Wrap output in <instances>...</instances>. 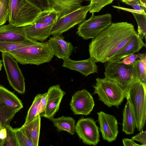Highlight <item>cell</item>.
Here are the masks:
<instances>
[{
    "label": "cell",
    "mask_w": 146,
    "mask_h": 146,
    "mask_svg": "<svg viewBox=\"0 0 146 146\" xmlns=\"http://www.w3.org/2000/svg\"><path fill=\"white\" fill-rule=\"evenodd\" d=\"M137 33L131 23L127 22L111 23L90 43V57L96 62H107Z\"/></svg>",
    "instance_id": "cell-1"
},
{
    "label": "cell",
    "mask_w": 146,
    "mask_h": 146,
    "mask_svg": "<svg viewBox=\"0 0 146 146\" xmlns=\"http://www.w3.org/2000/svg\"><path fill=\"white\" fill-rule=\"evenodd\" d=\"M7 53L22 65H39L50 62L54 56L47 41L40 42L34 39L28 45Z\"/></svg>",
    "instance_id": "cell-2"
},
{
    "label": "cell",
    "mask_w": 146,
    "mask_h": 146,
    "mask_svg": "<svg viewBox=\"0 0 146 146\" xmlns=\"http://www.w3.org/2000/svg\"><path fill=\"white\" fill-rule=\"evenodd\" d=\"M9 4L8 21L17 27L33 24L42 11L27 0H9Z\"/></svg>",
    "instance_id": "cell-3"
},
{
    "label": "cell",
    "mask_w": 146,
    "mask_h": 146,
    "mask_svg": "<svg viewBox=\"0 0 146 146\" xmlns=\"http://www.w3.org/2000/svg\"><path fill=\"white\" fill-rule=\"evenodd\" d=\"M94 94H97L99 100L109 107L114 106L118 108L127 96V94L117 83L106 78H97Z\"/></svg>",
    "instance_id": "cell-4"
},
{
    "label": "cell",
    "mask_w": 146,
    "mask_h": 146,
    "mask_svg": "<svg viewBox=\"0 0 146 146\" xmlns=\"http://www.w3.org/2000/svg\"><path fill=\"white\" fill-rule=\"evenodd\" d=\"M127 94L126 99L129 100L135 115L136 127L140 132L142 131L146 120V84L137 80Z\"/></svg>",
    "instance_id": "cell-5"
},
{
    "label": "cell",
    "mask_w": 146,
    "mask_h": 146,
    "mask_svg": "<svg viewBox=\"0 0 146 146\" xmlns=\"http://www.w3.org/2000/svg\"><path fill=\"white\" fill-rule=\"evenodd\" d=\"M132 64L126 65L120 61H109L105 67V78L117 83L127 93L136 81L132 72Z\"/></svg>",
    "instance_id": "cell-6"
},
{
    "label": "cell",
    "mask_w": 146,
    "mask_h": 146,
    "mask_svg": "<svg viewBox=\"0 0 146 146\" xmlns=\"http://www.w3.org/2000/svg\"><path fill=\"white\" fill-rule=\"evenodd\" d=\"M111 19L110 14L97 16L92 14L90 18L79 24L76 33L85 40L93 39L110 26Z\"/></svg>",
    "instance_id": "cell-7"
},
{
    "label": "cell",
    "mask_w": 146,
    "mask_h": 146,
    "mask_svg": "<svg viewBox=\"0 0 146 146\" xmlns=\"http://www.w3.org/2000/svg\"><path fill=\"white\" fill-rule=\"evenodd\" d=\"M90 5L82 6L78 9L59 18L53 24L51 31L52 36L61 35L85 20Z\"/></svg>",
    "instance_id": "cell-8"
},
{
    "label": "cell",
    "mask_w": 146,
    "mask_h": 146,
    "mask_svg": "<svg viewBox=\"0 0 146 146\" xmlns=\"http://www.w3.org/2000/svg\"><path fill=\"white\" fill-rule=\"evenodd\" d=\"M2 61L7 79L10 86L20 94L25 93V78L18 62L9 54L2 52Z\"/></svg>",
    "instance_id": "cell-9"
},
{
    "label": "cell",
    "mask_w": 146,
    "mask_h": 146,
    "mask_svg": "<svg viewBox=\"0 0 146 146\" xmlns=\"http://www.w3.org/2000/svg\"><path fill=\"white\" fill-rule=\"evenodd\" d=\"M99 129L93 119L82 117L77 122L75 131L84 144L96 146L100 141Z\"/></svg>",
    "instance_id": "cell-10"
},
{
    "label": "cell",
    "mask_w": 146,
    "mask_h": 146,
    "mask_svg": "<svg viewBox=\"0 0 146 146\" xmlns=\"http://www.w3.org/2000/svg\"><path fill=\"white\" fill-rule=\"evenodd\" d=\"M94 105L92 95L85 89L76 92L70 103L71 109L74 115H86L92 111Z\"/></svg>",
    "instance_id": "cell-11"
},
{
    "label": "cell",
    "mask_w": 146,
    "mask_h": 146,
    "mask_svg": "<svg viewBox=\"0 0 146 146\" xmlns=\"http://www.w3.org/2000/svg\"><path fill=\"white\" fill-rule=\"evenodd\" d=\"M100 131L104 140L108 142L116 140L119 133L118 122L114 115L103 111L97 113Z\"/></svg>",
    "instance_id": "cell-12"
},
{
    "label": "cell",
    "mask_w": 146,
    "mask_h": 146,
    "mask_svg": "<svg viewBox=\"0 0 146 146\" xmlns=\"http://www.w3.org/2000/svg\"><path fill=\"white\" fill-rule=\"evenodd\" d=\"M65 94L58 84L50 87L47 92L46 106L41 116L50 120L54 117L59 109L60 104Z\"/></svg>",
    "instance_id": "cell-13"
},
{
    "label": "cell",
    "mask_w": 146,
    "mask_h": 146,
    "mask_svg": "<svg viewBox=\"0 0 146 146\" xmlns=\"http://www.w3.org/2000/svg\"><path fill=\"white\" fill-rule=\"evenodd\" d=\"M47 42L54 55L63 60L70 57L74 49L72 44L61 35L53 36Z\"/></svg>",
    "instance_id": "cell-14"
},
{
    "label": "cell",
    "mask_w": 146,
    "mask_h": 146,
    "mask_svg": "<svg viewBox=\"0 0 146 146\" xmlns=\"http://www.w3.org/2000/svg\"><path fill=\"white\" fill-rule=\"evenodd\" d=\"M96 63L90 57L81 60H73L69 57L64 60L62 66L77 71L87 76L91 74L97 73L98 67Z\"/></svg>",
    "instance_id": "cell-15"
},
{
    "label": "cell",
    "mask_w": 146,
    "mask_h": 146,
    "mask_svg": "<svg viewBox=\"0 0 146 146\" xmlns=\"http://www.w3.org/2000/svg\"><path fill=\"white\" fill-rule=\"evenodd\" d=\"M53 25L40 23H33L22 27L27 37L43 42L51 35Z\"/></svg>",
    "instance_id": "cell-16"
},
{
    "label": "cell",
    "mask_w": 146,
    "mask_h": 146,
    "mask_svg": "<svg viewBox=\"0 0 146 146\" xmlns=\"http://www.w3.org/2000/svg\"><path fill=\"white\" fill-rule=\"evenodd\" d=\"M146 44L141 36L136 33L133 35L123 48L109 61H120L125 57L138 52Z\"/></svg>",
    "instance_id": "cell-17"
},
{
    "label": "cell",
    "mask_w": 146,
    "mask_h": 146,
    "mask_svg": "<svg viewBox=\"0 0 146 146\" xmlns=\"http://www.w3.org/2000/svg\"><path fill=\"white\" fill-rule=\"evenodd\" d=\"M28 38L22 27L9 23L0 26V42L22 41Z\"/></svg>",
    "instance_id": "cell-18"
},
{
    "label": "cell",
    "mask_w": 146,
    "mask_h": 146,
    "mask_svg": "<svg viewBox=\"0 0 146 146\" xmlns=\"http://www.w3.org/2000/svg\"><path fill=\"white\" fill-rule=\"evenodd\" d=\"M50 9L58 12L60 17L72 12L82 6V0H48ZM59 17V18H60Z\"/></svg>",
    "instance_id": "cell-19"
},
{
    "label": "cell",
    "mask_w": 146,
    "mask_h": 146,
    "mask_svg": "<svg viewBox=\"0 0 146 146\" xmlns=\"http://www.w3.org/2000/svg\"><path fill=\"white\" fill-rule=\"evenodd\" d=\"M127 100L123 111L122 131L127 134H131L133 133L136 127V121L131 103L128 99Z\"/></svg>",
    "instance_id": "cell-20"
},
{
    "label": "cell",
    "mask_w": 146,
    "mask_h": 146,
    "mask_svg": "<svg viewBox=\"0 0 146 146\" xmlns=\"http://www.w3.org/2000/svg\"><path fill=\"white\" fill-rule=\"evenodd\" d=\"M40 126V115L38 114L31 122L23 125L21 127L27 137L31 140L34 146L38 145Z\"/></svg>",
    "instance_id": "cell-21"
},
{
    "label": "cell",
    "mask_w": 146,
    "mask_h": 146,
    "mask_svg": "<svg viewBox=\"0 0 146 146\" xmlns=\"http://www.w3.org/2000/svg\"><path fill=\"white\" fill-rule=\"evenodd\" d=\"M0 100L18 111L23 108V104L20 99L13 92L1 85Z\"/></svg>",
    "instance_id": "cell-22"
},
{
    "label": "cell",
    "mask_w": 146,
    "mask_h": 146,
    "mask_svg": "<svg viewBox=\"0 0 146 146\" xmlns=\"http://www.w3.org/2000/svg\"><path fill=\"white\" fill-rule=\"evenodd\" d=\"M114 7L119 9L131 13L135 17L138 25V33L142 39L146 36V10L142 9L138 11L134 9L113 6Z\"/></svg>",
    "instance_id": "cell-23"
},
{
    "label": "cell",
    "mask_w": 146,
    "mask_h": 146,
    "mask_svg": "<svg viewBox=\"0 0 146 146\" xmlns=\"http://www.w3.org/2000/svg\"><path fill=\"white\" fill-rule=\"evenodd\" d=\"M50 120L58 131H64L72 135L75 134V121L71 117L62 116L57 118L53 117Z\"/></svg>",
    "instance_id": "cell-24"
},
{
    "label": "cell",
    "mask_w": 146,
    "mask_h": 146,
    "mask_svg": "<svg viewBox=\"0 0 146 146\" xmlns=\"http://www.w3.org/2000/svg\"><path fill=\"white\" fill-rule=\"evenodd\" d=\"M132 65V72L134 78L146 84V55L136 60Z\"/></svg>",
    "instance_id": "cell-25"
},
{
    "label": "cell",
    "mask_w": 146,
    "mask_h": 146,
    "mask_svg": "<svg viewBox=\"0 0 146 146\" xmlns=\"http://www.w3.org/2000/svg\"><path fill=\"white\" fill-rule=\"evenodd\" d=\"M18 112L0 100V126L2 129L10 125L12 120Z\"/></svg>",
    "instance_id": "cell-26"
},
{
    "label": "cell",
    "mask_w": 146,
    "mask_h": 146,
    "mask_svg": "<svg viewBox=\"0 0 146 146\" xmlns=\"http://www.w3.org/2000/svg\"><path fill=\"white\" fill-rule=\"evenodd\" d=\"M60 17L59 13L53 8L42 10L33 23H43L54 24Z\"/></svg>",
    "instance_id": "cell-27"
},
{
    "label": "cell",
    "mask_w": 146,
    "mask_h": 146,
    "mask_svg": "<svg viewBox=\"0 0 146 146\" xmlns=\"http://www.w3.org/2000/svg\"><path fill=\"white\" fill-rule=\"evenodd\" d=\"M33 39L28 38L22 41L0 42V52H8L29 45Z\"/></svg>",
    "instance_id": "cell-28"
},
{
    "label": "cell",
    "mask_w": 146,
    "mask_h": 146,
    "mask_svg": "<svg viewBox=\"0 0 146 146\" xmlns=\"http://www.w3.org/2000/svg\"><path fill=\"white\" fill-rule=\"evenodd\" d=\"M42 94H38L35 97L33 103L29 109L23 125H26L32 121L36 115L39 105Z\"/></svg>",
    "instance_id": "cell-29"
},
{
    "label": "cell",
    "mask_w": 146,
    "mask_h": 146,
    "mask_svg": "<svg viewBox=\"0 0 146 146\" xmlns=\"http://www.w3.org/2000/svg\"><path fill=\"white\" fill-rule=\"evenodd\" d=\"M18 146H34L21 127L14 128Z\"/></svg>",
    "instance_id": "cell-30"
},
{
    "label": "cell",
    "mask_w": 146,
    "mask_h": 146,
    "mask_svg": "<svg viewBox=\"0 0 146 146\" xmlns=\"http://www.w3.org/2000/svg\"><path fill=\"white\" fill-rule=\"evenodd\" d=\"M9 10V0H0V26L8 21Z\"/></svg>",
    "instance_id": "cell-31"
},
{
    "label": "cell",
    "mask_w": 146,
    "mask_h": 146,
    "mask_svg": "<svg viewBox=\"0 0 146 146\" xmlns=\"http://www.w3.org/2000/svg\"><path fill=\"white\" fill-rule=\"evenodd\" d=\"M7 135L3 140V146H18L16 137L13 129L10 125L5 128Z\"/></svg>",
    "instance_id": "cell-32"
},
{
    "label": "cell",
    "mask_w": 146,
    "mask_h": 146,
    "mask_svg": "<svg viewBox=\"0 0 146 146\" xmlns=\"http://www.w3.org/2000/svg\"><path fill=\"white\" fill-rule=\"evenodd\" d=\"M113 0H90L89 11L94 14L98 12L106 6L111 3Z\"/></svg>",
    "instance_id": "cell-33"
},
{
    "label": "cell",
    "mask_w": 146,
    "mask_h": 146,
    "mask_svg": "<svg viewBox=\"0 0 146 146\" xmlns=\"http://www.w3.org/2000/svg\"><path fill=\"white\" fill-rule=\"evenodd\" d=\"M31 3L42 10L50 9L48 0H27Z\"/></svg>",
    "instance_id": "cell-34"
},
{
    "label": "cell",
    "mask_w": 146,
    "mask_h": 146,
    "mask_svg": "<svg viewBox=\"0 0 146 146\" xmlns=\"http://www.w3.org/2000/svg\"><path fill=\"white\" fill-rule=\"evenodd\" d=\"M146 54L138 53L133 54L123 58L121 61L122 63L126 65H130L133 63L138 58H141L144 57Z\"/></svg>",
    "instance_id": "cell-35"
},
{
    "label": "cell",
    "mask_w": 146,
    "mask_h": 146,
    "mask_svg": "<svg viewBox=\"0 0 146 146\" xmlns=\"http://www.w3.org/2000/svg\"><path fill=\"white\" fill-rule=\"evenodd\" d=\"M47 92L42 94L36 115L43 113L45 111L47 102Z\"/></svg>",
    "instance_id": "cell-36"
},
{
    "label": "cell",
    "mask_w": 146,
    "mask_h": 146,
    "mask_svg": "<svg viewBox=\"0 0 146 146\" xmlns=\"http://www.w3.org/2000/svg\"><path fill=\"white\" fill-rule=\"evenodd\" d=\"M131 139L140 142L143 146L146 145V131H143L132 137Z\"/></svg>",
    "instance_id": "cell-37"
},
{
    "label": "cell",
    "mask_w": 146,
    "mask_h": 146,
    "mask_svg": "<svg viewBox=\"0 0 146 146\" xmlns=\"http://www.w3.org/2000/svg\"><path fill=\"white\" fill-rule=\"evenodd\" d=\"M122 2L131 6L134 9L136 10L140 11L143 9L140 5L139 0H125Z\"/></svg>",
    "instance_id": "cell-38"
},
{
    "label": "cell",
    "mask_w": 146,
    "mask_h": 146,
    "mask_svg": "<svg viewBox=\"0 0 146 146\" xmlns=\"http://www.w3.org/2000/svg\"><path fill=\"white\" fill-rule=\"evenodd\" d=\"M122 141L124 146H143L141 145H140L137 144L132 139L125 138L123 139Z\"/></svg>",
    "instance_id": "cell-39"
},
{
    "label": "cell",
    "mask_w": 146,
    "mask_h": 146,
    "mask_svg": "<svg viewBox=\"0 0 146 146\" xmlns=\"http://www.w3.org/2000/svg\"><path fill=\"white\" fill-rule=\"evenodd\" d=\"M6 131L5 128H3L0 130V139L3 141L6 138Z\"/></svg>",
    "instance_id": "cell-40"
},
{
    "label": "cell",
    "mask_w": 146,
    "mask_h": 146,
    "mask_svg": "<svg viewBox=\"0 0 146 146\" xmlns=\"http://www.w3.org/2000/svg\"><path fill=\"white\" fill-rule=\"evenodd\" d=\"M142 9L146 10V0H139Z\"/></svg>",
    "instance_id": "cell-41"
},
{
    "label": "cell",
    "mask_w": 146,
    "mask_h": 146,
    "mask_svg": "<svg viewBox=\"0 0 146 146\" xmlns=\"http://www.w3.org/2000/svg\"><path fill=\"white\" fill-rule=\"evenodd\" d=\"M3 65V61L0 59V71L1 70Z\"/></svg>",
    "instance_id": "cell-42"
},
{
    "label": "cell",
    "mask_w": 146,
    "mask_h": 146,
    "mask_svg": "<svg viewBox=\"0 0 146 146\" xmlns=\"http://www.w3.org/2000/svg\"><path fill=\"white\" fill-rule=\"evenodd\" d=\"M1 129H2V128L0 126V130ZM3 141L0 139V146H3Z\"/></svg>",
    "instance_id": "cell-43"
},
{
    "label": "cell",
    "mask_w": 146,
    "mask_h": 146,
    "mask_svg": "<svg viewBox=\"0 0 146 146\" xmlns=\"http://www.w3.org/2000/svg\"><path fill=\"white\" fill-rule=\"evenodd\" d=\"M124 0H121V1H124Z\"/></svg>",
    "instance_id": "cell-44"
},
{
    "label": "cell",
    "mask_w": 146,
    "mask_h": 146,
    "mask_svg": "<svg viewBox=\"0 0 146 146\" xmlns=\"http://www.w3.org/2000/svg\"><path fill=\"white\" fill-rule=\"evenodd\" d=\"M118 0V1H121V0Z\"/></svg>",
    "instance_id": "cell-45"
}]
</instances>
